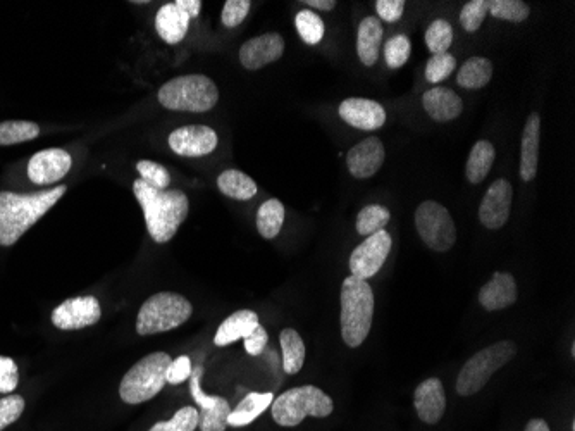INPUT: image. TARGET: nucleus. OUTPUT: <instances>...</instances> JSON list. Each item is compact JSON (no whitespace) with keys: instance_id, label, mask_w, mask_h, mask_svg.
<instances>
[{"instance_id":"nucleus-1","label":"nucleus","mask_w":575,"mask_h":431,"mask_svg":"<svg viewBox=\"0 0 575 431\" xmlns=\"http://www.w3.org/2000/svg\"><path fill=\"white\" fill-rule=\"evenodd\" d=\"M66 192V185L35 194L0 192V245L11 247L18 244L19 238L44 218Z\"/></svg>"},{"instance_id":"nucleus-2","label":"nucleus","mask_w":575,"mask_h":431,"mask_svg":"<svg viewBox=\"0 0 575 431\" xmlns=\"http://www.w3.org/2000/svg\"><path fill=\"white\" fill-rule=\"evenodd\" d=\"M133 192L142 206L147 232L152 240L157 244L173 240L190 211L188 197L181 190H157L143 180L133 183Z\"/></svg>"},{"instance_id":"nucleus-3","label":"nucleus","mask_w":575,"mask_h":431,"mask_svg":"<svg viewBox=\"0 0 575 431\" xmlns=\"http://www.w3.org/2000/svg\"><path fill=\"white\" fill-rule=\"evenodd\" d=\"M374 318V294L369 283L348 276L341 285V337L357 349L371 332Z\"/></svg>"},{"instance_id":"nucleus-4","label":"nucleus","mask_w":575,"mask_h":431,"mask_svg":"<svg viewBox=\"0 0 575 431\" xmlns=\"http://www.w3.org/2000/svg\"><path fill=\"white\" fill-rule=\"evenodd\" d=\"M333 411V399L314 385L290 388L271 404L274 421L285 428L298 426L309 416L328 418Z\"/></svg>"},{"instance_id":"nucleus-5","label":"nucleus","mask_w":575,"mask_h":431,"mask_svg":"<svg viewBox=\"0 0 575 431\" xmlns=\"http://www.w3.org/2000/svg\"><path fill=\"white\" fill-rule=\"evenodd\" d=\"M219 90L205 75H185L173 78L159 90V102L169 111L207 113L216 106Z\"/></svg>"},{"instance_id":"nucleus-6","label":"nucleus","mask_w":575,"mask_h":431,"mask_svg":"<svg viewBox=\"0 0 575 431\" xmlns=\"http://www.w3.org/2000/svg\"><path fill=\"white\" fill-rule=\"evenodd\" d=\"M192 314V302L183 295L174 292L150 295L138 311V335L149 337L157 333L171 332L192 318Z\"/></svg>"},{"instance_id":"nucleus-7","label":"nucleus","mask_w":575,"mask_h":431,"mask_svg":"<svg viewBox=\"0 0 575 431\" xmlns=\"http://www.w3.org/2000/svg\"><path fill=\"white\" fill-rule=\"evenodd\" d=\"M171 363L173 359L166 352H154L140 359L119 385V397L124 404L137 406L159 395L166 387L167 368Z\"/></svg>"},{"instance_id":"nucleus-8","label":"nucleus","mask_w":575,"mask_h":431,"mask_svg":"<svg viewBox=\"0 0 575 431\" xmlns=\"http://www.w3.org/2000/svg\"><path fill=\"white\" fill-rule=\"evenodd\" d=\"M517 354V347L514 342H498L489 345L486 349L479 350L476 356L470 357L469 361L460 369L457 380V394L462 397L481 392L486 383L491 380L498 369L510 363Z\"/></svg>"},{"instance_id":"nucleus-9","label":"nucleus","mask_w":575,"mask_h":431,"mask_svg":"<svg viewBox=\"0 0 575 431\" xmlns=\"http://www.w3.org/2000/svg\"><path fill=\"white\" fill-rule=\"evenodd\" d=\"M415 226L424 244L436 252L452 249L457 240V228L452 214L434 200H426L415 211Z\"/></svg>"},{"instance_id":"nucleus-10","label":"nucleus","mask_w":575,"mask_h":431,"mask_svg":"<svg viewBox=\"0 0 575 431\" xmlns=\"http://www.w3.org/2000/svg\"><path fill=\"white\" fill-rule=\"evenodd\" d=\"M391 245H393V240L386 230H381V232L367 237V240H364L357 249L353 250L352 256H350L352 276L367 282V280H371L372 276L378 275L386 263V259L390 256Z\"/></svg>"},{"instance_id":"nucleus-11","label":"nucleus","mask_w":575,"mask_h":431,"mask_svg":"<svg viewBox=\"0 0 575 431\" xmlns=\"http://www.w3.org/2000/svg\"><path fill=\"white\" fill-rule=\"evenodd\" d=\"M204 375V368L197 366L190 375V392L197 406L198 411V428L202 431H226L228 428V418L231 414V406L228 400L221 395H207L202 387L200 380Z\"/></svg>"},{"instance_id":"nucleus-12","label":"nucleus","mask_w":575,"mask_h":431,"mask_svg":"<svg viewBox=\"0 0 575 431\" xmlns=\"http://www.w3.org/2000/svg\"><path fill=\"white\" fill-rule=\"evenodd\" d=\"M102 318V307L97 297L81 295L64 300L52 313V325L62 332H76L97 325Z\"/></svg>"},{"instance_id":"nucleus-13","label":"nucleus","mask_w":575,"mask_h":431,"mask_svg":"<svg viewBox=\"0 0 575 431\" xmlns=\"http://www.w3.org/2000/svg\"><path fill=\"white\" fill-rule=\"evenodd\" d=\"M217 144V133L204 125L181 126L169 135V147L181 157L207 156L216 150Z\"/></svg>"},{"instance_id":"nucleus-14","label":"nucleus","mask_w":575,"mask_h":431,"mask_svg":"<svg viewBox=\"0 0 575 431\" xmlns=\"http://www.w3.org/2000/svg\"><path fill=\"white\" fill-rule=\"evenodd\" d=\"M512 197H514V188L510 182L505 178L496 180L488 188L479 206V221L483 223V226H486L488 230H500L507 225L510 209H512Z\"/></svg>"},{"instance_id":"nucleus-15","label":"nucleus","mask_w":575,"mask_h":431,"mask_svg":"<svg viewBox=\"0 0 575 431\" xmlns=\"http://www.w3.org/2000/svg\"><path fill=\"white\" fill-rule=\"evenodd\" d=\"M71 166L73 157L66 150H40L28 163V178L35 185H52L68 175Z\"/></svg>"},{"instance_id":"nucleus-16","label":"nucleus","mask_w":575,"mask_h":431,"mask_svg":"<svg viewBox=\"0 0 575 431\" xmlns=\"http://www.w3.org/2000/svg\"><path fill=\"white\" fill-rule=\"evenodd\" d=\"M285 52V38L279 33H264L250 38L240 49V63L248 71H257L267 64L276 63Z\"/></svg>"},{"instance_id":"nucleus-17","label":"nucleus","mask_w":575,"mask_h":431,"mask_svg":"<svg viewBox=\"0 0 575 431\" xmlns=\"http://www.w3.org/2000/svg\"><path fill=\"white\" fill-rule=\"evenodd\" d=\"M386 159V150L378 137H369L362 140L348 150L347 166L355 178H371L376 175Z\"/></svg>"},{"instance_id":"nucleus-18","label":"nucleus","mask_w":575,"mask_h":431,"mask_svg":"<svg viewBox=\"0 0 575 431\" xmlns=\"http://www.w3.org/2000/svg\"><path fill=\"white\" fill-rule=\"evenodd\" d=\"M340 118L362 132H372L379 130L386 123V111L376 100L357 97L341 102Z\"/></svg>"},{"instance_id":"nucleus-19","label":"nucleus","mask_w":575,"mask_h":431,"mask_svg":"<svg viewBox=\"0 0 575 431\" xmlns=\"http://www.w3.org/2000/svg\"><path fill=\"white\" fill-rule=\"evenodd\" d=\"M415 411L427 425H436L446 411V394L439 378H427L414 395Z\"/></svg>"},{"instance_id":"nucleus-20","label":"nucleus","mask_w":575,"mask_h":431,"mask_svg":"<svg viewBox=\"0 0 575 431\" xmlns=\"http://www.w3.org/2000/svg\"><path fill=\"white\" fill-rule=\"evenodd\" d=\"M479 302L486 311H501L517 302V283L510 273H495L481 292Z\"/></svg>"},{"instance_id":"nucleus-21","label":"nucleus","mask_w":575,"mask_h":431,"mask_svg":"<svg viewBox=\"0 0 575 431\" xmlns=\"http://www.w3.org/2000/svg\"><path fill=\"white\" fill-rule=\"evenodd\" d=\"M422 106L438 123L453 121L464 111V102L460 99V95L455 94L452 88L445 87L427 90L426 94L422 95Z\"/></svg>"},{"instance_id":"nucleus-22","label":"nucleus","mask_w":575,"mask_h":431,"mask_svg":"<svg viewBox=\"0 0 575 431\" xmlns=\"http://www.w3.org/2000/svg\"><path fill=\"white\" fill-rule=\"evenodd\" d=\"M190 21V16L176 2H169L157 11L155 30L166 44H180L188 33Z\"/></svg>"},{"instance_id":"nucleus-23","label":"nucleus","mask_w":575,"mask_h":431,"mask_svg":"<svg viewBox=\"0 0 575 431\" xmlns=\"http://www.w3.org/2000/svg\"><path fill=\"white\" fill-rule=\"evenodd\" d=\"M539 137H541V116L532 113L524 128L522 152H520V178L524 182H532L538 175Z\"/></svg>"},{"instance_id":"nucleus-24","label":"nucleus","mask_w":575,"mask_h":431,"mask_svg":"<svg viewBox=\"0 0 575 431\" xmlns=\"http://www.w3.org/2000/svg\"><path fill=\"white\" fill-rule=\"evenodd\" d=\"M259 325V314L250 311V309L236 311L235 314H231L229 318L224 319L221 326L217 328L214 344L217 347H226V345L233 344L236 340L247 338Z\"/></svg>"},{"instance_id":"nucleus-25","label":"nucleus","mask_w":575,"mask_h":431,"mask_svg":"<svg viewBox=\"0 0 575 431\" xmlns=\"http://www.w3.org/2000/svg\"><path fill=\"white\" fill-rule=\"evenodd\" d=\"M383 42V25L381 19L365 18L359 26L357 33V54L365 66H374L378 63L379 50Z\"/></svg>"},{"instance_id":"nucleus-26","label":"nucleus","mask_w":575,"mask_h":431,"mask_svg":"<svg viewBox=\"0 0 575 431\" xmlns=\"http://www.w3.org/2000/svg\"><path fill=\"white\" fill-rule=\"evenodd\" d=\"M273 400L274 395L271 392H252V394H248L235 409H231L228 426L242 428V426L254 423L260 414L271 407Z\"/></svg>"},{"instance_id":"nucleus-27","label":"nucleus","mask_w":575,"mask_h":431,"mask_svg":"<svg viewBox=\"0 0 575 431\" xmlns=\"http://www.w3.org/2000/svg\"><path fill=\"white\" fill-rule=\"evenodd\" d=\"M495 159V145L488 140H479L470 150L469 159H467V180L472 185L483 182L493 168Z\"/></svg>"},{"instance_id":"nucleus-28","label":"nucleus","mask_w":575,"mask_h":431,"mask_svg":"<svg viewBox=\"0 0 575 431\" xmlns=\"http://www.w3.org/2000/svg\"><path fill=\"white\" fill-rule=\"evenodd\" d=\"M217 187L229 199L250 200L257 194V183L238 169H226L217 178Z\"/></svg>"},{"instance_id":"nucleus-29","label":"nucleus","mask_w":575,"mask_h":431,"mask_svg":"<svg viewBox=\"0 0 575 431\" xmlns=\"http://www.w3.org/2000/svg\"><path fill=\"white\" fill-rule=\"evenodd\" d=\"M493 78V64L486 57H470L457 75L458 85L467 90L483 88Z\"/></svg>"},{"instance_id":"nucleus-30","label":"nucleus","mask_w":575,"mask_h":431,"mask_svg":"<svg viewBox=\"0 0 575 431\" xmlns=\"http://www.w3.org/2000/svg\"><path fill=\"white\" fill-rule=\"evenodd\" d=\"M279 344L283 350V369L288 375H297L305 363V344L300 333L293 328H285L279 335Z\"/></svg>"},{"instance_id":"nucleus-31","label":"nucleus","mask_w":575,"mask_h":431,"mask_svg":"<svg viewBox=\"0 0 575 431\" xmlns=\"http://www.w3.org/2000/svg\"><path fill=\"white\" fill-rule=\"evenodd\" d=\"M285 223V206L278 199H269L259 207L257 230L266 240L278 237Z\"/></svg>"},{"instance_id":"nucleus-32","label":"nucleus","mask_w":575,"mask_h":431,"mask_svg":"<svg viewBox=\"0 0 575 431\" xmlns=\"http://www.w3.org/2000/svg\"><path fill=\"white\" fill-rule=\"evenodd\" d=\"M391 213L384 206L371 204L365 206L357 218V232L362 237H371L374 233L381 232L390 223Z\"/></svg>"},{"instance_id":"nucleus-33","label":"nucleus","mask_w":575,"mask_h":431,"mask_svg":"<svg viewBox=\"0 0 575 431\" xmlns=\"http://www.w3.org/2000/svg\"><path fill=\"white\" fill-rule=\"evenodd\" d=\"M40 135V126L31 121H4L0 123V145L30 142Z\"/></svg>"},{"instance_id":"nucleus-34","label":"nucleus","mask_w":575,"mask_h":431,"mask_svg":"<svg viewBox=\"0 0 575 431\" xmlns=\"http://www.w3.org/2000/svg\"><path fill=\"white\" fill-rule=\"evenodd\" d=\"M295 26H297L298 35L307 45L319 44L326 33V25L322 18L309 9H303L297 14Z\"/></svg>"},{"instance_id":"nucleus-35","label":"nucleus","mask_w":575,"mask_h":431,"mask_svg":"<svg viewBox=\"0 0 575 431\" xmlns=\"http://www.w3.org/2000/svg\"><path fill=\"white\" fill-rule=\"evenodd\" d=\"M427 49L436 54H445L453 44V26L446 19H434L426 32Z\"/></svg>"},{"instance_id":"nucleus-36","label":"nucleus","mask_w":575,"mask_h":431,"mask_svg":"<svg viewBox=\"0 0 575 431\" xmlns=\"http://www.w3.org/2000/svg\"><path fill=\"white\" fill-rule=\"evenodd\" d=\"M489 14L493 18L510 21V23H522L529 18L531 7L522 0H493L489 2Z\"/></svg>"},{"instance_id":"nucleus-37","label":"nucleus","mask_w":575,"mask_h":431,"mask_svg":"<svg viewBox=\"0 0 575 431\" xmlns=\"http://www.w3.org/2000/svg\"><path fill=\"white\" fill-rule=\"evenodd\" d=\"M198 428V411L195 407L186 406L174 414L169 421L155 423L149 431H195Z\"/></svg>"},{"instance_id":"nucleus-38","label":"nucleus","mask_w":575,"mask_h":431,"mask_svg":"<svg viewBox=\"0 0 575 431\" xmlns=\"http://www.w3.org/2000/svg\"><path fill=\"white\" fill-rule=\"evenodd\" d=\"M410 50H412V44L407 35H396L390 38L384 45V59H386L388 68L398 69L405 66L409 61Z\"/></svg>"},{"instance_id":"nucleus-39","label":"nucleus","mask_w":575,"mask_h":431,"mask_svg":"<svg viewBox=\"0 0 575 431\" xmlns=\"http://www.w3.org/2000/svg\"><path fill=\"white\" fill-rule=\"evenodd\" d=\"M455 68H457V59L450 52L436 54L427 61L426 80L438 85V83L445 82L446 78H450Z\"/></svg>"},{"instance_id":"nucleus-40","label":"nucleus","mask_w":575,"mask_h":431,"mask_svg":"<svg viewBox=\"0 0 575 431\" xmlns=\"http://www.w3.org/2000/svg\"><path fill=\"white\" fill-rule=\"evenodd\" d=\"M489 13V0H470L460 13V25L465 32L474 33L483 26Z\"/></svg>"},{"instance_id":"nucleus-41","label":"nucleus","mask_w":575,"mask_h":431,"mask_svg":"<svg viewBox=\"0 0 575 431\" xmlns=\"http://www.w3.org/2000/svg\"><path fill=\"white\" fill-rule=\"evenodd\" d=\"M138 173H140V180L149 183L150 187L157 188V190H166L171 183V176L162 164L154 163V161H138Z\"/></svg>"},{"instance_id":"nucleus-42","label":"nucleus","mask_w":575,"mask_h":431,"mask_svg":"<svg viewBox=\"0 0 575 431\" xmlns=\"http://www.w3.org/2000/svg\"><path fill=\"white\" fill-rule=\"evenodd\" d=\"M25 411V399L21 395H6L0 399V431L14 425Z\"/></svg>"},{"instance_id":"nucleus-43","label":"nucleus","mask_w":575,"mask_h":431,"mask_svg":"<svg viewBox=\"0 0 575 431\" xmlns=\"http://www.w3.org/2000/svg\"><path fill=\"white\" fill-rule=\"evenodd\" d=\"M250 6L252 4L248 0H228L224 4L223 14H221L223 25L226 28H236V26L242 25L250 13Z\"/></svg>"},{"instance_id":"nucleus-44","label":"nucleus","mask_w":575,"mask_h":431,"mask_svg":"<svg viewBox=\"0 0 575 431\" xmlns=\"http://www.w3.org/2000/svg\"><path fill=\"white\" fill-rule=\"evenodd\" d=\"M18 383V364L11 357L0 356V394H11L18 388Z\"/></svg>"},{"instance_id":"nucleus-45","label":"nucleus","mask_w":575,"mask_h":431,"mask_svg":"<svg viewBox=\"0 0 575 431\" xmlns=\"http://www.w3.org/2000/svg\"><path fill=\"white\" fill-rule=\"evenodd\" d=\"M192 359L188 356H180L169 364L166 373V382L169 385H180V383L190 380L192 375Z\"/></svg>"},{"instance_id":"nucleus-46","label":"nucleus","mask_w":575,"mask_h":431,"mask_svg":"<svg viewBox=\"0 0 575 431\" xmlns=\"http://www.w3.org/2000/svg\"><path fill=\"white\" fill-rule=\"evenodd\" d=\"M379 18L386 23H395L402 18L405 11V2L403 0H378L376 2Z\"/></svg>"},{"instance_id":"nucleus-47","label":"nucleus","mask_w":575,"mask_h":431,"mask_svg":"<svg viewBox=\"0 0 575 431\" xmlns=\"http://www.w3.org/2000/svg\"><path fill=\"white\" fill-rule=\"evenodd\" d=\"M245 340V350L248 352V356H260L264 349L267 347V342H269V335H267L266 328L259 325L255 328L254 332L250 333Z\"/></svg>"},{"instance_id":"nucleus-48","label":"nucleus","mask_w":575,"mask_h":431,"mask_svg":"<svg viewBox=\"0 0 575 431\" xmlns=\"http://www.w3.org/2000/svg\"><path fill=\"white\" fill-rule=\"evenodd\" d=\"M176 4L190 16V19L197 18L200 11H202V2L200 0H178Z\"/></svg>"},{"instance_id":"nucleus-49","label":"nucleus","mask_w":575,"mask_h":431,"mask_svg":"<svg viewBox=\"0 0 575 431\" xmlns=\"http://www.w3.org/2000/svg\"><path fill=\"white\" fill-rule=\"evenodd\" d=\"M303 4L319 9V11H333L334 7H336L334 0H305Z\"/></svg>"},{"instance_id":"nucleus-50","label":"nucleus","mask_w":575,"mask_h":431,"mask_svg":"<svg viewBox=\"0 0 575 431\" xmlns=\"http://www.w3.org/2000/svg\"><path fill=\"white\" fill-rule=\"evenodd\" d=\"M526 431H551L550 426L546 423L545 419H531L529 423H527Z\"/></svg>"}]
</instances>
